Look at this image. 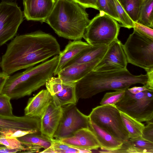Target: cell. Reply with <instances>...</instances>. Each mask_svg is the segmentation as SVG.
<instances>
[{"label":"cell","mask_w":153,"mask_h":153,"mask_svg":"<svg viewBox=\"0 0 153 153\" xmlns=\"http://www.w3.org/2000/svg\"><path fill=\"white\" fill-rule=\"evenodd\" d=\"M61 51L56 39L49 33L38 30L21 35L8 45L0 66L3 73L10 75L59 55Z\"/></svg>","instance_id":"6da1fadb"},{"label":"cell","mask_w":153,"mask_h":153,"mask_svg":"<svg viewBox=\"0 0 153 153\" xmlns=\"http://www.w3.org/2000/svg\"><path fill=\"white\" fill-rule=\"evenodd\" d=\"M148 79L147 74L134 75L127 69L105 71L92 70L75 83L76 96L78 100L91 98L106 91L125 90L136 84L144 85Z\"/></svg>","instance_id":"7a4b0ae2"},{"label":"cell","mask_w":153,"mask_h":153,"mask_svg":"<svg viewBox=\"0 0 153 153\" xmlns=\"http://www.w3.org/2000/svg\"><path fill=\"white\" fill-rule=\"evenodd\" d=\"M85 9L72 0H55L45 22L60 37L81 40L90 20Z\"/></svg>","instance_id":"3957f363"},{"label":"cell","mask_w":153,"mask_h":153,"mask_svg":"<svg viewBox=\"0 0 153 153\" xmlns=\"http://www.w3.org/2000/svg\"><path fill=\"white\" fill-rule=\"evenodd\" d=\"M58 55L23 71L10 75L1 93L12 99L30 95L53 76L58 63Z\"/></svg>","instance_id":"277c9868"},{"label":"cell","mask_w":153,"mask_h":153,"mask_svg":"<svg viewBox=\"0 0 153 153\" xmlns=\"http://www.w3.org/2000/svg\"><path fill=\"white\" fill-rule=\"evenodd\" d=\"M120 27L116 20L100 11L90 20L83 38L93 46L109 45L118 39Z\"/></svg>","instance_id":"5b68a950"},{"label":"cell","mask_w":153,"mask_h":153,"mask_svg":"<svg viewBox=\"0 0 153 153\" xmlns=\"http://www.w3.org/2000/svg\"><path fill=\"white\" fill-rule=\"evenodd\" d=\"M122 47L128 63L146 72L153 70V39L134 29Z\"/></svg>","instance_id":"8992f818"},{"label":"cell","mask_w":153,"mask_h":153,"mask_svg":"<svg viewBox=\"0 0 153 153\" xmlns=\"http://www.w3.org/2000/svg\"><path fill=\"white\" fill-rule=\"evenodd\" d=\"M115 105L120 111L140 122L153 121V91L146 90L133 94L127 89Z\"/></svg>","instance_id":"52a82bcc"},{"label":"cell","mask_w":153,"mask_h":153,"mask_svg":"<svg viewBox=\"0 0 153 153\" xmlns=\"http://www.w3.org/2000/svg\"><path fill=\"white\" fill-rule=\"evenodd\" d=\"M89 119L123 143L130 138L120 111L115 105H100L92 109Z\"/></svg>","instance_id":"ba28073f"},{"label":"cell","mask_w":153,"mask_h":153,"mask_svg":"<svg viewBox=\"0 0 153 153\" xmlns=\"http://www.w3.org/2000/svg\"><path fill=\"white\" fill-rule=\"evenodd\" d=\"M24 17L16 1L2 0L0 3V47L15 36Z\"/></svg>","instance_id":"9c48e42d"},{"label":"cell","mask_w":153,"mask_h":153,"mask_svg":"<svg viewBox=\"0 0 153 153\" xmlns=\"http://www.w3.org/2000/svg\"><path fill=\"white\" fill-rule=\"evenodd\" d=\"M62 107V115L53 138L60 140L70 137L80 129L89 128L88 116L81 112L75 105Z\"/></svg>","instance_id":"30bf717a"},{"label":"cell","mask_w":153,"mask_h":153,"mask_svg":"<svg viewBox=\"0 0 153 153\" xmlns=\"http://www.w3.org/2000/svg\"><path fill=\"white\" fill-rule=\"evenodd\" d=\"M122 44L118 39L110 43L105 54L92 70L105 71L127 69L128 63Z\"/></svg>","instance_id":"8fae6325"},{"label":"cell","mask_w":153,"mask_h":153,"mask_svg":"<svg viewBox=\"0 0 153 153\" xmlns=\"http://www.w3.org/2000/svg\"><path fill=\"white\" fill-rule=\"evenodd\" d=\"M45 85L53 100L58 105L62 107L76 104L78 100L76 94L75 83H65L59 77L52 76Z\"/></svg>","instance_id":"7c38bea8"},{"label":"cell","mask_w":153,"mask_h":153,"mask_svg":"<svg viewBox=\"0 0 153 153\" xmlns=\"http://www.w3.org/2000/svg\"><path fill=\"white\" fill-rule=\"evenodd\" d=\"M40 118L24 116L6 117L0 115V137L17 130L30 131L39 133Z\"/></svg>","instance_id":"4fadbf2b"},{"label":"cell","mask_w":153,"mask_h":153,"mask_svg":"<svg viewBox=\"0 0 153 153\" xmlns=\"http://www.w3.org/2000/svg\"><path fill=\"white\" fill-rule=\"evenodd\" d=\"M55 0H24V17L27 21L45 22L54 6Z\"/></svg>","instance_id":"5bb4252c"},{"label":"cell","mask_w":153,"mask_h":153,"mask_svg":"<svg viewBox=\"0 0 153 153\" xmlns=\"http://www.w3.org/2000/svg\"><path fill=\"white\" fill-rule=\"evenodd\" d=\"M62 107L51 101L40 118V132L48 138H53L62 114Z\"/></svg>","instance_id":"9a60e30c"},{"label":"cell","mask_w":153,"mask_h":153,"mask_svg":"<svg viewBox=\"0 0 153 153\" xmlns=\"http://www.w3.org/2000/svg\"><path fill=\"white\" fill-rule=\"evenodd\" d=\"M59 140L78 149L97 150L101 147L97 137L89 128L80 129L70 137Z\"/></svg>","instance_id":"2e32d148"},{"label":"cell","mask_w":153,"mask_h":153,"mask_svg":"<svg viewBox=\"0 0 153 153\" xmlns=\"http://www.w3.org/2000/svg\"><path fill=\"white\" fill-rule=\"evenodd\" d=\"M101 59L85 63L76 64L66 66L58 74L63 82L74 84L92 71Z\"/></svg>","instance_id":"e0dca14e"},{"label":"cell","mask_w":153,"mask_h":153,"mask_svg":"<svg viewBox=\"0 0 153 153\" xmlns=\"http://www.w3.org/2000/svg\"><path fill=\"white\" fill-rule=\"evenodd\" d=\"M53 98L47 89H43L29 98L24 110L25 115L41 118Z\"/></svg>","instance_id":"ac0fdd59"},{"label":"cell","mask_w":153,"mask_h":153,"mask_svg":"<svg viewBox=\"0 0 153 153\" xmlns=\"http://www.w3.org/2000/svg\"><path fill=\"white\" fill-rule=\"evenodd\" d=\"M92 46L81 40L69 41L58 56V63L53 75L56 76L71 60Z\"/></svg>","instance_id":"d6986e66"},{"label":"cell","mask_w":153,"mask_h":153,"mask_svg":"<svg viewBox=\"0 0 153 153\" xmlns=\"http://www.w3.org/2000/svg\"><path fill=\"white\" fill-rule=\"evenodd\" d=\"M89 128L95 134L99 143L102 151L99 152L109 153L119 149L123 143L101 128L89 120Z\"/></svg>","instance_id":"ffe728a7"},{"label":"cell","mask_w":153,"mask_h":153,"mask_svg":"<svg viewBox=\"0 0 153 153\" xmlns=\"http://www.w3.org/2000/svg\"><path fill=\"white\" fill-rule=\"evenodd\" d=\"M108 45L92 46L81 52L65 67L74 64L87 63L102 59L106 52Z\"/></svg>","instance_id":"44dd1931"},{"label":"cell","mask_w":153,"mask_h":153,"mask_svg":"<svg viewBox=\"0 0 153 153\" xmlns=\"http://www.w3.org/2000/svg\"><path fill=\"white\" fill-rule=\"evenodd\" d=\"M24 145L39 146L44 149L50 147L53 143L52 139L46 137L41 133H32L17 138Z\"/></svg>","instance_id":"7402d4cb"},{"label":"cell","mask_w":153,"mask_h":153,"mask_svg":"<svg viewBox=\"0 0 153 153\" xmlns=\"http://www.w3.org/2000/svg\"><path fill=\"white\" fill-rule=\"evenodd\" d=\"M120 113L130 138L141 137L144 124L122 111H120Z\"/></svg>","instance_id":"603a6c76"},{"label":"cell","mask_w":153,"mask_h":153,"mask_svg":"<svg viewBox=\"0 0 153 153\" xmlns=\"http://www.w3.org/2000/svg\"><path fill=\"white\" fill-rule=\"evenodd\" d=\"M153 0H144L139 12L137 22L153 28Z\"/></svg>","instance_id":"cb8c5ba5"},{"label":"cell","mask_w":153,"mask_h":153,"mask_svg":"<svg viewBox=\"0 0 153 153\" xmlns=\"http://www.w3.org/2000/svg\"><path fill=\"white\" fill-rule=\"evenodd\" d=\"M134 22H137L141 5L144 0H118Z\"/></svg>","instance_id":"d4e9b609"},{"label":"cell","mask_w":153,"mask_h":153,"mask_svg":"<svg viewBox=\"0 0 153 153\" xmlns=\"http://www.w3.org/2000/svg\"><path fill=\"white\" fill-rule=\"evenodd\" d=\"M53 143L50 147L53 153H91V150L78 149L62 142L59 140L52 139Z\"/></svg>","instance_id":"484cf974"},{"label":"cell","mask_w":153,"mask_h":153,"mask_svg":"<svg viewBox=\"0 0 153 153\" xmlns=\"http://www.w3.org/2000/svg\"><path fill=\"white\" fill-rule=\"evenodd\" d=\"M116 10L119 18L121 27L130 29L133 28L134 22L131 18L118 0H113Z\"/></svg>","instance_id":"4316f807"},{"label":"cell","mask_w":153,"mask_h":153,"mask_svg":"<svg viewBox=\"0 0 153 153\" xmlns=\"http://www.w3.org/2000/svg\"><path fill=\"white\" fill-rule=\"evenodd\" d=\"M97 10L104 12L107 15L120 22L117 13L113 0H97Z\"/></svg>","instance_id":"83f0119b"},{"label":"cell","mask_w":153,"mask_h":153,"mask_svg":"<svg viewBox=\"0 0 153 153\" xmlns=\"http://www.w3.org/2000/svg\"><path fill=\"white\" fill-rule=\"evenodd\" d=\"M129 140L138 153H153V142L144 139L141 136L129 138Z\"/></svg>","instance_id":"f1b7e54d"},{"label":"cell","mask_w":153,"mask_h":153,"mask_svg":"<svg viewBox=\"0 0 153 153\" xmlns=\"http://www.w3.org/2000/svg\"><path fill=\"white\" fill-rule=\"evenodd\" d=\"M125 90L115 91L106 93L100 102L101 105H115L124 96Z\"/></svg>","instance_id":"f546056e"},{"label":"cell","mask_w":153,"mask_h":153,"mask_svg":"<svg viewBox=\"0 0 153 153\" xmlns=\"http://www.w3.org/2000/svg\"><path fill=\"white\" fill-rule=\"evenodd\" d=\"M10 98L7 95L0 94V115L6 117L14 116L10 102Z\"/></svg>","instance_id":"4dcf8cb0"},{"label":"cell","mask_w":153,"mask_h":153,"mask_svg":"<svg viewBox=\"0 0 153 153\" xmlns=\"http://www.w3.org/2000/svg\"><path fill=\"white\" fill-rule=\"evenodd\" d=\"M0 144L9 148L18 149L25 151V147L22 143L17 138L0 137Z\"/></svg>","instance_id":"1f68e13d"},{"label":"cell","mask_w":153,"mask_h":153,"mask_svg":"<svg viewBox=\"0 0 153 153\" xmlns=\"http://www.w3.org/2000/svg\"><path fill=\"white\" fill-rule=\"evenodd\" d=\"M133 28L143 35L153 39L152 28L134 22Z\"/></svg>","instance_id":"d6a6232c"},{"label":"cell","mask_w":153,"mask_h":153,"mask_svg":"<svg viewBox=\"0 0 153 153\" xmlns=\"http://www.w3.org/2000/svg\"><path fill=\"white\" fill-rule=\"evenodd\" d=\"M144 126L141 137L144 139L153 142V121L147 122Z\"/></svg>","instance_id":"836d02e7"},{"label":"cell","mask_w":153,"mask_h":153,"mask_svg":"<svg viewBox=\"0 0 153 153\" xmlns=\"http://www.w3.org/2000/svg\"><path fill=\"white\" fill-rule=\"evenodd\" d=\"M86 8H91L97 10V0H72Z\"/></svg>","instance_id":"e575fe53"},{"label":"cell","mask_w":153,"mask_h":153,"mask_svg":"<svg viewBox=\"0 0 153 153\" xmlns=\"http://www.w3.org/2000/svg\"><path fill=\"white\" fill-rule=\"evenodd\" d=\"M32 133H33L30 131L17 130L14 131L12 133L6 134L5 136L13 138H17L22 137L28 134Z\"/></svg>","instance_id":"d590c367"},{"label":"cell","mask_w":153,"mask_h":153,"mask_svg":"<svg viewBox=\"0 0 153 153\" xmlns=\"http://www.w3.org/2000/svg\"><path fill=\"white\" fill-rule=\"evenodd\" d=\"M148 76V81L144 85L148 89L153 91V70L147 72Z\"/></svg>","instance_id":"8d00e7d4"},{"label":"cell","mask_w":153,"mask_h":153,"mask_svg":"<svg viewBox=\"0 0 153 153\" xmlns=\"http://www.w3.org/2000/svg\"><path fill=\"white\" fill-rule=\"evenodd\" d=\"M127 89L129 92L133 94H136L146 90H149L144 85L140 87L135 86L132 88H129Z\"/></svg>","instance_id":"74e56055"},{"label":"cell","mask_w":153,"mask_h":153,"mask_svg":"<svg viewBox=\"0 0 153 153\" xmlns=\"http://www.w3.org/2000/svg\"><path fill=\"white\" fill-rule=\"evenodd\" d=\"M9 76L2 72L0 73V94L1 93L4 84Z\"/></svg>","instance_id":"f35d334b"},{"label":"cell","mask_w":153,"mask_h":153,"mask_svg":"<svg viewBox=\"0 0 153 153\" xmlns=\"http://www.w3.org/2000/svg\"><path fill=\"white\" fill-rule=\"evenodd\" d=\"M22 151L19 149L9 148L5 146L0 149V153H16Z\"/></svg>","instance_id":"ab89813d"},{"label":"cell","mask_w":153,"mask_h":153,"mask_svg":"<svg viewBox=\"0 0 153 153\" xmlns=\"http://www.w3.org/2000/svg\"><path fill=\"white\" fill-rule=\"evenodd\" d=\"M3 147H0V149L2 148Z\"/></svg>","instance_id":"60d3db41"},{"label":"cell","mask_w":153,"mask_h":153,"mask_svg":"<svg viewBox=\"0 0 153 153\" xmlns=\"http://www.w3.org/2000/svg\"><path fill=\"white\" fill-rule=\"evenodd\" d=\"M0 63H1V60H0Z\"/></svg>","instance_id":"b9f144b4"},{"label":"cell","mask_w":153,"mask_h":153,"mask_svg":"<svg viewBox=\"0 0 153 153\" xmlns=\"http://www.w3.org/2000/svg\"></svg>","instance_id":"7bdbcfd3"}]
</instances>
